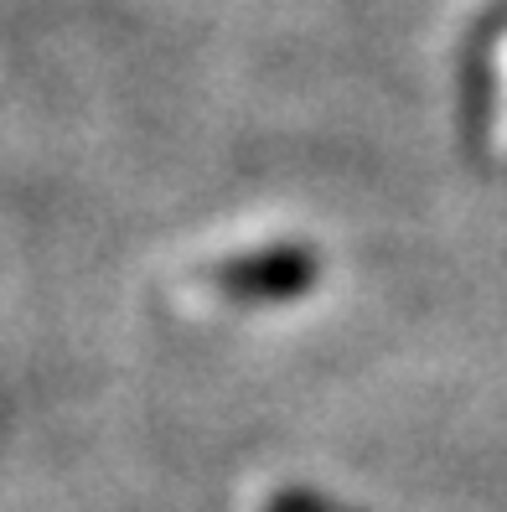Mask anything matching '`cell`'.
Listing matches in <instances>:
<instances>
[{"mask_svg":"<svg viewBox=\"0 0 507 512\" xmlns=\"http://www.w3.org/2000/svg\"><path fill=\"white\" fill-rule=\"evenodd\" d=\"M497 32H507V0H497V6L487 11V21L476 26V42H497Z\"/></svg>","mask_w":507,"mask_h":512,"instance_id":"cell-1","label":"cell"}]
</instances>
